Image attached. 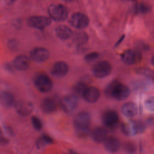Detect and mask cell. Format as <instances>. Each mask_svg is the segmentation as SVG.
<instances>
[{"label": "cell", "instance_id": "6da1fadb", "mask_svg": "<svg viewBox=\"0 0 154 154\" xmlns=\"http://www.w3.org/2000/svg\"><path fill=\"white\" fill-rule=\"evenodd\" d=\"M105 93L108 96L117 100H123L128 97L130 90L126 85L120 82L114 81L106 86Z\"/></svg>", "mask_w": 154, "mask_h": 154}, {"label": "cell", "instance_id": "7a4b0ae2", "mask_svg": "<svg viewBox=\"0 0 154 154\" xmlns=\"http://www.w3.org/2000/svg\"><path fill=\"white\" fill-rule=\"evenodd\" d=\"M91 116L87 111L78 112L73 119V125L78 134L81 136L87 134L91 123Z\"/></svg>", "mask_w": 154, "mask_h": 154}, {"label": "cell", "instance_id": "3957f363", "mask_svg": "<svg viewBox=\"0 0 154 154\" xmlns=\"http://www.w3.org/2000/svg\"><path fill=\"white\" fill-rule=\"evenodd\" d=\"M35 88L42 93H48L53 87V82L49 76L44 73L37 74L34 78Z\"/></svg>", "mask_w": 154, "mask_h": 154}, {"label": "cell", "instance_id": "277c9868", "mask_svg": "<svg viewBox=\"0 0 154 154\" xmlns=\"http://www.w3.org/2000/svg\"><path fill=\"white\" fill-rule=\"evenodd\" d=\"M121 130L125 135L132 136L142 133L144 131V126L140 121L131 120L123 123L121 125Z\"/></svg>", "mask_w": 154, "mask_h": 154}, {"label": "cell", "instance_id": "5b68a950", "mask_svg": "<svg viewBox=\"0 0 154 154\" xmlns=\"http://www.w3.org/2000/svg\"><path fill=\"white\" fill-rule=\"evenodd\" d=\"M50 17L55 21L62 22L68 16V11L66 7L62 4H52L48 10Z\"/></svg>", "mask_w": 154, "mask_h": 154}, {"label": "cell", "instance_id": "8992f818", "mask_svg": "<svg viewBox=\"0 0 154 154\" xmlns=\"http://www.w3.org/2000/svg\"><path fill=\"white\" fill-rule=\"evenodd\" d=\"M111 64L106 61L102 60L96 63L92 68L93 75L97 78H103L108 76L111 72Z\"/></svg>", "mask_w": 154, "mask_h": 154}, {"label": "cell", "instance_id": "52a82bcc", "mask_svg": "<svg viewBox=\"0 0 154 154\" xmlns=\"http://www.w3.org/2000/svg\"><path fill=\"white\" fill-rule=\"evenodd\" d=\"M78 99L74 94L65 96L60 101V105L62 109L67 114L72 113L77 108Z\"/></svg>", "mask_w": 154, "mask_h": 154}, {"label": "cell", "instance_id": "ba28073f", "mask_svg": "<svg viewBox=\"0 0 154 154\" xmlns=\"http://www.w3.org/2000/svg\"><path fill=\"white\" fill-rule=\"evenodd\" d=\"M51 23V19L44 16H34L30 17L27 20V24L29 26L40 30L46 28Z\"/></svg>", "mask_w": 154, "mask_h": 154}, {"label": "cell", "instance_id": "9c48e42d", "mask_svg": "<svg viewBox=\"0 0 154 154\" xmlns=\"http://www.w3.org/2000/svg\"><path fill=\"white\" fill-rule=\"evenodd\" d=\"M69 23L73 27L82 29L88 25L89 19L86 14L81 12H76L71 16Z\"/></svg>", "mask_w": 154, "mask_h": 154}, {"label": "cell", "instance_id": "30bf717a", "mask_svg": "<svg viewBox=\"0 0 154 154\" xmlns=\"http://www.w3.org/2000/svg\"><path fill=\"white\" fill-rule=\"evenodd\" d=\"M103 125L109 129H114L117 126L119 117L117 112L114 110H107L102 116Z\"/></svg>", "mask_w": 154, "mask_h": 154}, {"label": "cell", "instance_id": "8fae6325", "mask_svg": "<svg viewBox=\"0 0 154 154\" xmlns=\"http://www.w3.org/2000/svg\"><path fill=\"white\" fill-rule=\"evenodd\" d=\"M50 56L48 49L43 47H37L32 49L29 52L30 58L37 63H42L46 61Z\"/></svg>", "mask_w": 154, "mask_h": 154}, {"label": "cell", "instance_id": "7c38bea8", "mask_svg": "<svg viewBox=\"0 0 154 154\" xmlns=\"http://www.w3.org/2000/svg\"><path fill=\"white\" fill-rule=\"evenodd\" d=\"M14 106L17 113L22 116H29L33 110L32 103L30 101L24 99L17 101Z\"/></svg>", "mask_w": 154, "mask_h": 154}, {"label": "cell", "instance_id": "4fadbf2b", "mask_svg": "<svg viewBox=\"0 0 154 154\" xmlns=\"http://www.w3.org/2000/svg\"><path fill=\"white\" fill-rule=\"evenodd\" d=\"M69 69V66L66 62L58 61L53 64L51 73L55 78H63L67 74Z\"/></svg>", "mask_w": 154, "mask_h": 154}, {"label": "cell", "instance_id": "5bb4252c", "mask_svg": "<svg viewBox=\"0 0 154 154\" xmlns=\"http://www.w3.org/2000/svg\"><path fill=\"white\" fill-rule=\"evenodd\" d=\"M100 96L99 90L93 86L87 87L82 94L83 99L87 102L93 103L96 102Z\"/></svg>", "mask_w": 154, "mask_h": 154}, {"label": "cell", "instance_id": "9a60e30c", "mask_svg": "<svg viewBox=\"0 0 154 154\" xmlns=\"http://www.w3.org/2000/svg\"><path fill=\"white\" fill-rule=\"evenodd\" d=\"M141 58L140 53L132 49L126 50L121 55L122 60L127 64H135L139 61Z\"/></svg>", "mask_w": 154, "mask_h": 154}, {"label": "cell", "instance_id": "2e32d148", "mask_svg": "<svg viewBox=\"0 0 154 154\" xmlns=\"http://www.w3.org/2000/svg\"><path fill=\"white\" fill-rule=\"evenodd\" d=\"M30 65L29 58L25 55H19L13 60V67L18 70H25Z\"/></svg>", "mask_w": 154, "mask_h": 154}, {"label": "cell", "instance_id": "e0dca14e", "mask_svg": "<svg viewBox=\"0 0 154 154\" xmlns=\"http://www.w3.org/2000/svg\"><path fill=\"white\" fill-rule=\"evenodd\" d=\"M41 109L45 113H51L55 111L57 108V102L53 97L44 98L40 105Z\"/></svg>", "mask_w": 154, "mask_h": 154}, {"label": "cell", "instance_id": "ac0fdd59", "mask_svg": "<svg viewBox=\"0 0 154 154\" xmlns=\"http://www.w3.org/2000/svg\"><path fill=\"white\" fill-rule=\"evenodd\" d=\"M103 146L107 152L114 153L118 151L120 149V143L117 138L108 137L103 141Z\"/></svg>", "mask_w": 154, "mask_h": 154}, {"label": "cell", "instance_id": "d6986e66", "mask_svg": "<svg viewBox=\"0 0 154 154\" xmlns=\"http://www.w3.org/2000/svg\"><path fill=\"white\" fill-rule=\"evenodd\" d=\"M122 113L127 117H132L138 113L137 105L131 102L125 103L121 107Z\"/></svg>", "mask_w": 154, "mask_h": 154}, {"label": "cell", "instance_id": "ffe728a7", "mask_svg": "<svg viewBox=\"0 0 154 154\" xmlns=\"http://www.w3.org/2000/svg\"><path fill=\"white\" fill-rule=\"evenodd\" d=\"M91 136L95 142H103L107 138V131L104 128L96 127L92 131Z\"/></svg>", "mask_w": 154, "mask_h": 154}, {"label": "cell", "instance_id": "44dd1931", "mask_svg": "<svg viewBox=\"0 0 154 154\" xmlns=\"http://www.w3.org/2000/svg\"><path fill=\"white\" fill-rule=\"evenodd\" d=\"M57 36L61 40H67L73 35V31L69 26L65 25H61L57 26L55 29Z\"/></svg>", "mask_w": 154, "mask_h": 154}, {"label": "cell", "instance_id": "7402d4cb", "mask_svg": "<svg viewBox=\"0 0 154 154\" xmlns=\"http://www.w3.org/2000/svg\"><path fill=\"white\" fill-rule=\"evenodd\" d=\"M1 103L5 107L10 108L14 105V96L8 91L4 90L1 93Z\"/></svg>", "mask_w": 154, "mask_h": 154}, {"label": "cell", "instance_id": "603a6c76", "mask_svg": "<svg viewBox=\"0 0 154 154\" xmlns=\"http://www.w3.org/2000/svg\"><path fill=\"white\" fill-rule=\"evenodd\" d=\"M72 38L73 42L78 46H81L85 44L88 42V35L87 33L83 31H79L73 34Z\"/></svg>", "mask_w": 154, "mask_h": 154}, {"label": "cell", "instance_id": "cb8c5ba5", "mask_svg": "<svg viewBox=\"0 0 154 154\" xmlns=\"http://www.w3.org/2000/svg\"><path fill=\"white\" fill-rule=\"evenodd\" d=\"M53 140L47 135H42L39 137L36 141V146L38 149H41L45 146L52 143Z\"/></svg>", "mask_w": 154, "mask_h": 154}, {"label": "cell", "instance_id": "d4e9b609", "mask_svg": "<svg viewBox=\"0 0 154 154\" xmlns=\"http://www.w3.org/2000/svg\"><path fill=\"white\" fill-rule=\"evenodd\" d=\"M150 7L143 3L138 4L135 7V11L137 13H146L150 11Z\"/></svg>", "mask_w": 154, "mask_h": 154}, {"label": "cell", "instance_id": "484cf974", "mask_svg": "<svg viewBox=\"0 0 154 154\" xmlns=\"http://www.w3.org/2000/svg\"><path fill=\"white\" fill-rule=\"evenodd\" d=\"M87 87V84L84 82H79L76 84V85L73 87L74 91L78 94L82 95L84 91Z\"/></svg>", "mask_w": 154, "mask_h": 154}, {"label": "cell", "instance_id": "4316f807", "mask_svg": "<svg viewBox=\"0 0 154 154\" xmlns=\"http://www.w3.org/2000/svg\"><path fill=\"white\" fill-rule=\"evenodd\" d=\"M31 123L32 125L33 128L37 130V131H40L42 128V123L41 120L36 116H33L31 117Z\"/></svg>", "mask_w": 154, "mask_h": 154}, {"label": "cell", "instance_id": "83f0119b", "mask_svg": "<svg viewBox=\"0 0 154 154\" xmlns=\"http://www.w3.org/2000/svg\"><path fill=\"white\" fill-rule=\"evenodd\" d=\"M144 105L148 111L154 112V97L152 96L148 97L146 100Z\"/></svg>", "mask_w": 154, "mask_h": 154}, {"label": "cell", "instance_id": "f1b7e54d", "mask_svg": "<svg viewBox=\"0 0 154 154\" xmlns=\"http://www.w3.org/2000/svg\"><path fill=\"white\" fill-rule=\"evenodd\" d=\"M99 57V54L97 52H90L88 54H87L85 57H84V60L86 62L90 63L91 61H93L94 60H96Z\"/></svg>", "mask_w": 154, "mask_h": 154}, {"label": "cell", "instance_id": "f546056e", "mask_svg": "<svg viewBox=\"0 0 154 154\" xmlns=\"http://www.w3.org/2000/svg\"><path fill=\"white\" fill-rule=\"evenodd\" d=\"M127 146V147L126 148L127 150H128L129 152H132L133 150H134V148L132 147V145L131 144H128L126 145Z\"/></svg>", "mask_w": 154, "mask_h": 154}, {"label": "cell", "instance_id": "4dcf8cb0", "mask_svg": "<svg viewBox=\"0 0 154 154\" xmlns=\"http://www.w3.org/2000/svg\"><path fill=\"white\" fill-rule=\"evenodd\" d=\"M5 131H6V132L8 133V134H9V135H11V134H13L12 129H11L10 127L6 128H5Z\"/></svg>", "mask_w": 154, "mask_h": 154}, {"label": "cell", "instance_id": "1f68e13d", "mask_svg": "<svg viewBox=\"0 0 154 154\" xmlns=\"http://www.w3.org/2000/svg\"><path fill=\"white\" fill-rule=\"evenodd\" d=\"M4 3L6 4H8V5H10L12 3H13L14 2L15 0H3Z\"/></svg>", "mask_w": 154, "mask_h": 154}, {"label": "cell", "instance_id": "d6a6232c", "mask_svg": "<svg viewBox=\"0 0 154 154\" xmlns=\"http://www.w3.org/2000/svg\"><path fill=\"white\" fill-rule=\"evenodd\" d=\"M124 37H125V35H122V37H121V38H120V39L119 40V41H117V43H116V45H115V46H118V45H119V44L122 42V40H123Z\"/></svg>", "mask_w": 154, "mask_h": 154}, {"label": "cell", "instance_id": "836d02e7", "mask_svg": "<svg viewBox=\"0 0 154 154\" xmlns=\"http://www.w3.org/2000/svg\"><path fill=\"white\" fill-rule=\"evenodd\" d=\"M5 69H8V70L9 72H11L12 71V67H11V66L10 64H6L5 65Z\"/></svg>", "mask_w": 154, "mask_h": 154}, {"label": "cell", "instance_id": "e575fe53", "mask_svg": "<svg viewBox=\"0 0 154 154\" xmlns=\"http://www.w3.org/2000/svg\"><path fill=\"white\" fill-rule=\"evenodd\" d=\"M151 63H152V64L154 66V56L152 58V60H151Z\"/></svg>", "mask_w": 154, "mask_h": 154}, {"label": "cell", "instance_id": "d590c367", "mask_svg": "<svg viewBox=\"0 0 154 154\" xmlns=\"http://www.w3.org/2000/svg\"><path fill=\"white\" fill-rule=\"evenodd\" d=\"M63 1H64V2H72L74 0H62Z\"/></svg>", "mask_w": 154, "mask_h": 154}, {"label": "cell", "instance_id": "8d00e7d4", "mask_svg": "<svg viewBox=\"0 0 154 154\" xmlns=\"http://www.w3.org/2000/svg\"><path fill=\"white\" fill-rule=\"evenodd\" d=\"M132 1H134V0H132Z\"/></svg>", "mask_w": 154, "mask_h": 154}]
</instances>
